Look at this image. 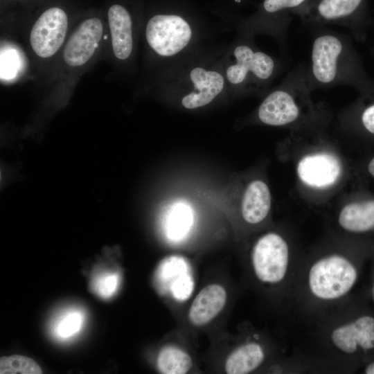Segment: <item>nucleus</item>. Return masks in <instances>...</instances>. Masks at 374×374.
Returning a JSON list of instances; mask_svg holds the SVG:
<instances>
[{"label":"nucleus","mask_w":374,"mask_h":374,"mask_svg":"<svg viewBox=\"0 0 374 374\" xmlns=\"http://www.w3.org/2000/svg\"><path fill=\"white\" fill-rule=\"evenodd\" d=\"M85 311L79 306H68L58 311L51 319L48 332L60 343L74 339L82 330L86 322Z\"/></svg>","instance_id":"16"},{"label":"nucleus","mask_w":374,"mask_h":374,"mask_svg":"<svg viewBox=\"0 0 374 374\" xmlns=\"http://www.w3.org/2000/svg\"><path fill=\"white\" fill-rule=\"evenodd\" d=\"M364 4V0H309L296 15L312 27L333 24L353 29Z\"/></svg>","instance_id":"9"},{"label":"nucleus","mask_w":374,"mask_h":374,"mask_svg":"<svg viewBox=\"0 0 374 374\" xmlns=\"http://www.w3.org/2000/svg\"><path fill=\"white\" fill-rule=\"evenodd\" d=\"M279 61L260 50L252 35L243 33L227 52L222 65L227 87L240 93L265 89L280 71Z\"/></svg>","instance_id":"2"},{"label":"nucleus","mask_w":374,"mask_h":374,"mask_svg":"<svg viewBox=\"0 0 374 374\" xmlns=\"http://www.w3.org/2000/svg\"><path fill=\"white\" fill-rule=\"evenodd\" d=\"M362 127L371 134L374 135V102L364 107L359 117Z\"/></svg>","instance_id":"25"},{"label":"nucleus","mask_w":374,"mask_h":374,"mask_svg":"<svg viewBox=\"0 0 374 374\" xmlns=\"http://www.w3.org/2000/svg\"><path fill=\"white\" fill-rule=\"evenodd\" d=\"M157 365L160 373L163 374H184L192 368L193 362L183 350L168 346L159 353Z\"/></svg>","instance_id":"21"},{"label":"nucleus","mask_w":374,"mask_h":374,"mask_svg":"<svg viewBox=\"0 0 374 374\" xmlns=\"http://www.w3.org/2000/svg\"><path fill=\"white\" fill-rule=\"evenodd\" d=\"M182 75L178 78L177 87L184 90L181 105L187 109L210 104L228 87L222 66L196 64Z\"/></svg>","instance_id":"6"},{"label":"nucleus","mask_w":374,"mask_h":374,"mask_svg":"<svg viewBox=\"0 0 374 374\" xmlns=\"http://www.w3.org/2000/svg\"><path fill=\"white\" fill-rule=\"evenodd\" d=\"M362 265L346 256L332 254L313 263L308 275L311 294L323 301L346 295L358 280Z\"/></svg>","instance_id":"4"},{"label":"nucleus","mask_w":374,"mask_h":374,"mask_svg":"<svg viewBox=\"0 0 374 374\" xmlns=\"http://www.w3.org/2000/svg\"><path fill=\"white\" fill-rule=\"evenodd\" d=\"M312 37L307 73L312 89L337 85L363 86L362 71L348 37L323 26Z\"/></svg>","instance_id":"1"},{"label":"nucleus","mask_w":374,"mask_h":374,"mask_svg":"<svg viewBox=\"0 0 374 374\" xmlns=\"http://www.w3.org/2000/svg\"><path fill=\"white\" fill-rule=\"evenodd\" d=\"M338 222L345 231L365 233L374 231V199L350 203L341 211Z\"/></svg>","instance_id":"18"},{"label":"nucleus","mask_w":374,"mask_h":374,"mask_svg":"<svg viewBox=\"0 0 374 374\" xmlns=\"http://www.w3.org/2000/svg\"><path fill=\"white\" fill-rule=\"evenodd\" d=\"M68 28V18L60 8L44 11L35 21L30 33V46L42 58L53 55L62 45Z\"/></svg>","instance_id":"11"},{"label":"nucleus","mask_w":374,"mask_h":374,"mask_svg":"<svg viewBox=\"0 0 374 374\" xmlns=\"http://www.w3.org/2000/svg\"><path fill=\"white\" fill-rule=\"evenodd\" d=\"M193 220V210L189 204L183 202L174 203L166 211L163 226L168 238L181 240L188 232Z\"/></svg>","instance_id":"20"},{"label":"nucleus","mask_w":374,"mask_h":374,"mask_svg":"<svg viewBox=\"0 0 374 374\" xmlns=\"http://www.w3.org/2000/svg\"><path fill=\"white\" fill-rule=\"evenodd\" d=\"M193 282L186 273L180 276L173 282L171 287L172 293L178 300H184L193 291Z\"/></svg>","instance_id":"24"},{"label":"nucleus","mask_w":374,"mask_h":374,"mask_svg":"<svg viewBox=\"0 0 374 374\" xmlns=\"http://www.w3.org/2000/svg\"><path fill=\"white\" fill-rule=\"evenodd\" d=\"M339 351L365 359L374 353V314L362 311L335 328L330 335Z\"/></svg>","instance_id":"10"},{"label":"nucleus","mask_w":374,"mask_h":374,"mask_svg":"<svg viewBox=\"0 0 374 374\" xmlns=\"http://www.w3.org/2000/svg\"><path fill=\"white\" fill-rule=\"evenodd\" d=\"M265 359L260 345L248 343L233 350L227 357L225 371L228 374H246L257 368Z\"/></svg>","instance_id":"19"},{"label":"nucleus","mask_w":374,"mask_h":374,"mask_svg":"<svg viewBox=\"0 0 374 374\" xmlns=\"http://www.w3.org/2000/svg\"><path fill=\"white\" fill-rule=\"evenodd\" d=\"M311 87L307 67L300 64L291 69L280 83L265 97L257 117L270 126H288L299 122L312 112Z\"/></svg>","instance_id":"3"},{"label":"nucleus","mask_w":374,"mask_h":374,"mask_svg":"<svg viewBox=\"0 0 374 374\" xmlns=\"http://www.w3.org/2000/svg\"><path fill=\"white\" fill-rule=\"evenodd\" d=\"M194 30L183 17L175 14H159L148 21L145 38L159 56L170 58L183 52L191 43Z\"/></svg>","instance_id":"5"},{"label":"nucleus","mask_w":374,"mask_h":374,"mask_svg":"<svg viewBox=\"0 0 374 374\" xmlns=\"http://www.w3.org/2000/svg\"><path fill=\"white\" fill-rule=\"evenodd\" d=\"M271 207V194L267 185L262 181L255 180L247 187L242 202V215L250 224L262 221Z\"/></svg>","instance_id":"17"},{"label":"nucleus","mask_w":374,"mask_h":374,"mask_svg":"<svg viewBox=\"0 0 374 374\" xmlns=\"http://www.w3.org/2000/svg\"><path fill=\"white\" fill-rule=\"evenodd\" d=\"M40 366L32 359L22 355L3 357L0 359L1 374H40Z\"/></svg>","instance_id":"23"},{"label":"nucleus","mask_w":374,"mask_h":374,"mask_svg":"<svg viewBox=\"0 0 374 374\" xmlns=\"http://www.w3.org/2000/svg\"><path fill=\"white\" fill-rule=\"evenodd\" d=\"M368 172L374 177V157L370 161L368 165Z\"/></svg>","instance_id":"26"},{"label":"nucleus","mask_w":374,"mask_h":374,"mask_svg":"<svg viewBox=\"0 0 374 374\" xmlns=\"http://www.w3.org/2000/svg\"><path fill=\"white\" fill-rule=\"evenodd\" d=\"M103 32L101 21L90 18L83 21L73 33L63 53L66 64L76 67L86 64L93 55Z\"/></svg>","instance_id":"12"},{"label":"nucleus","mask_w":374,"mask_h":374,"mask_svg":"<svg viewBox=\"0 0 374 374\" xmlns=\"http://www.w3.org/2000/svg\"><path fill=\"white\" fill-rule=\"evenodd\" d=\"M108 22L114 55L119 60L127 59L132 51V19L121 5H113L108 10Z\"/></svg>","instance_id":"15"},{"label":"nucleus","mask_w":374,"mask_h":374,"mask_svg":"<svg viewBox=\"0 0 374 374\" xmlns=\"http://www.w3.org/2000/svg\"><path fill=\"white\" fill-rule=\"evenodd\" d=\"M297 174L305 185L326 188L333 185L340 177L341 166L332 154L320 152L303 157L297 165Z\"/></svg>","instance_id":"13"},{"label":"nucleus","mask_w":374,"mask_h":374,"mask_svg":"<svg viewBox=\"0 0 374 374\" xmlns=\"http://www.w3.org/2000/svg\"><path fill=\"white\" fill-rule=\"evenodd\" d=\"M252 265L259 280L269 284L282 281L287 273L290 253L285 240L276 233H268L255 244Z\"/></svg>","instance_id":"8"},{"label":"nucleus","mask_w":374,"mask_h":374,"mask_svg":"<svg viewBox=\"0 0 374 374\" xmlns=\"http://www.w3.org/2000/svg\"><path fill=\"white\" fill-rule=\"evenodd\" d=\"M120 285L118 272L109 269L95 271L90 280V288L93 294L102 299H111L117 292Z\"/></svg>","instance_id":"22"},{"label":"nucleus","mask_w":374,"mask_h":374,"mask_svg":"<svg viewBox=\"0 0 374 374\" xmlns=\"http://www.w3.org/2000/svg\"><path fill=\"white\" fill-rule=\"evenodd\" d=\"M226 301L224 288L217 284L204 287L193 301L188 318L194 326H203L213 319L223 309Z\"/></svg>","instance_id":"14"},{"label":"nucleus","mask_w":374,"mask_h":374,"mask_svg":"<svg viewBox=\"0 0 374 374\" xmlns=\"http://www.w3.org/2000/svg\"><path fill=\"white\" fill-rule=\"evenodd\" d=\"M309 0H263L258 10L246 19L242 32L265 33L283 44L287 28L296 12Z\"/></svg>","instance_id":"7"},{"label":"nucleus","mask_w":374,"mask_h":374,"mask_svg":"<svg viewBox=\"0 0 374 374\" xmlns=\"http://www.w3.org/2000/svg\"><path fill=\"white\" fill-rule=\"evenodd\" d=\"M371 296L374 304V268L372 278L371 287Z\"/></svg>","instance_id":"27"}]
</instances>
